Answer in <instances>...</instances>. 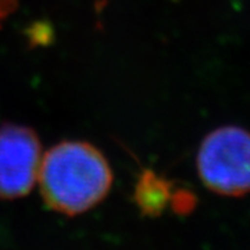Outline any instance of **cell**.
<instances>
[{
  "instance_id": "cell-3",
  "label": "cell",
  "mask_w": 250,
  "mask_h": 250,
  "mask_svg": "<svg viewBox=\"0 0 250 250\" xmlns=\"http://www.w3.org/2000/svg\"><path fill=\"white\" fill-rule=\"evenodd\" d=\"M41 142L34 129L17 124L0 126V199L27 195L38 179Z\"/></svg>"
},
{
  "instance_id": "cell-5",
  "label": "cell",
  "mask_w": 250,
  "mask_h": 250,
  "mask_svg": "<svg viewBox=\"0 0 250 250\" xmlns=\"http://www.w3.org/2000/svg\"><path fill=\"white\" fill-rule=\"evenodd\" d=\"M17 7V0H0V24L9 18Z\"/></svg>"
},
{
  "instance_id": "cell-4",
  "label": "cell",
  "mask_w": 250,
  "mask_h": 250,
  "mask_svg": "<svg viewBox=\"0 0 250 250\" xmlns=\"http://www.w3.org/2000/svg\"><path fill=\"white\" fill-rule=\"evenodd\" d=\"M172 197L174 195L170 192V184L153 174L143 177L136 192L139 207L147 214L163 211L168 202L172 203Z\"/></svg>"
},
{
  "instance_id": "cell-1",
  "label": "cell",
  "mask_w": 250,
  "mask_h": 250,
  "mask_svg": "<svg viewBox=\"0 0 250 250\" xmlns=\"http://www.w3.org/2000/svg\"><path fill=\"white\" fill-rule=\"evenodd\" d=\"M45 203L62 214L77 215L99 205L113 184L103 153L82 141H67L46 153L39 167Z\"/></svg>"
},
{
  "instance_id": "cell-2",
  "label": "cell",
  "mask_w": 250,
  "mask_h": 250,
  "mask_svg": "<svg viewBox=\"0 0 250 250\" xmlns=\"http://www.w3.org/2000/svg\"><path fill=\"white\" fill-rule=\"evenodd\" d=\"M196 167L203 185L217 195L250 193V132L238 125L211 131L200 143Z\"/></svg>"
}]
</instances>
